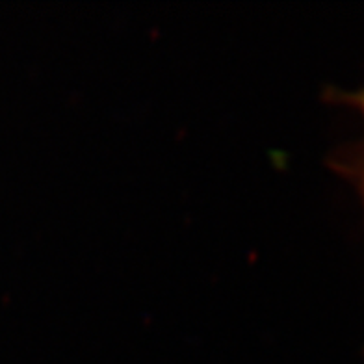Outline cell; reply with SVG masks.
<instances>
[{"label":"cell","mask_w":364,"mask_h":364,"mask_svg":"<svg viewBox=\"0 0 364 364\" xmlns=\"http://www.w3.org/2000/svg\"><path fill=\"white\" fill-rule=\"evenodd\" d=\"M360 108H363V112H364V93L360 95Z\"/></svg>","instance_id":"obj_1"}]
</instances>
